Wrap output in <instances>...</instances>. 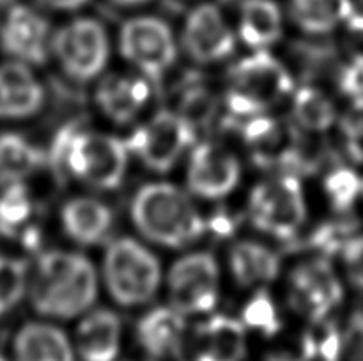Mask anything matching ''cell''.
<instances>
[{
    "label": "cell",
    "mask_w": 363,
    "mask_h": 361,
    "mask_svg": "<svg viewBox=\"0 0 363 361\" xmlns=\"http://www.w3.org/2000/svg\"><path fill=\"white\" fill-rule=\"evenodd\" d=\"M252 225L277 239L294 237L307 219V200L300 179L289 173L268 177L248 197Z\"/></svg>",
    "instance_id": "8992f818"
},
{
    "label": "cell",
    "mask_w": 363,
    "mask_h": 361,
    "mask_svg": "<svg viewBox=\"0 0 363 361\" xmlns=\"http://www.w3.org/2000/svg\"><path fill=\"white\" fill-rule=\"evenodd\" d=\"M0 361H7V360H6V357H4V356H2V354H0Z\"/></svg>",
    "instance_id": "74e56055"
},
{
    "label": "cell",
    "mask_w": 363,
    "mask_h": 361,
    "mask_svg": "<svg viewBox=\"0 0 363 361\" xmlns=\"http://www.w3.org/2000/svg\"><path fill=\"white\" fill-rule=\"evenodd\" d=\"M103 278L113 301L123 306L145 304L162 283V265L149 248L131 237L112 241L103 258Z\"/></svg>",
    "instance_id": "5b68a950"
},
{
    "label": "cell",
    "mask_w": 363,
    "mask_h": 361,
    "mask_svg": "<svg viewBox=\"0 0 363 361\" xmlns=\"http://www.w3.org/2000/svg\"><path fill=\"white\" fill-rule=\"evenodd\" d=\"M344 297L342 283L326 257L305 260L289 276V303L301 317L323 322Z\"/></svg>",
    "instance_id": "8fae6325"
},
{
    "label": "cell",
    "mask_w": 363,
    "mask_h": 361,
    "mask_svg": "<svg viewBox=\"0 0 363 361\" xmlns=\"http://www.w3.org/2000/svg\"><path fill=\"white\" fill-rule=\"evenodd\" d=\"M339 91L351 99L357 108H363V59H351L339 73Z\"/></svg>",
    "instance_id": "1f68e13d"
},
{
    "label": "cell",
    "mask_w": 363,
    "mask_h": 361,
    "mask_svg": "<svg viewBox=\"0 0 363 361\" xmlns=\"http://www.w3.org/2000/svg\"><path fill=\"white\" fill-rule=\"evenodd\" d=\"M14 361H74V347L66 333L48 322H28L13 342Z\"/></svg>",
    "instance_id": "44dd1931"
},
{
    "label": "cell",
    "mask_w": 363,
    "mask_h": 361,
    "mask_svg": "<svg viewBox=\"0 0 363 361\" xmlns=\"http://www.w3.org/2000/svg\"><path fill=\"white\" fill-rule=\"evenodd\" d=\"M112 2L123 7H135V6H142V4H147L149 0H112Z\"/></svg>",
    "instance_id": "d590c367"
},
{
    "label": "cell",
    "mask_w": 363,
    "mask_h": 361,
    "mask_svg": "<svg viewBox=\"0 0 363 361\" xmlns=\"http://www.w3.org/2000/svg\"><path fill=\"white\" fill-rule=\"evenodd\" d=\"M194 140V126L179 112L160 110L135 130L126 144L149 170L165 173L179 163Z\"/></svg>",
    "instance_id": "ba28073f"
},
{
    "label": "cell",
    "mask_w": 363,
    "mask_h": 361,
    "mask_svg": "<svg viewBox=\"0 0 363 361\" xmlns=\"http://www.w3.org/2000/svg\"><path fill=\"white\" fill-rule=\"evenodd\" d=\"M28 296L43 317L73 319L94 304L98 275L92 262L82 253L45 251L28 278Z\"/></svg>",
    "instance_id": "6da1fadb"
},
{
    "label": "cell",
    "mask_w": 363,
    "mask_h": 361,
    "mask_svg": "<svg viewBox=\"0 0 363 361\" xmlns=\"http://www.w3.org/2000/svg\"><path fill=\"white\" fill-rule=\"evenodd\" d=\"M131 219L142 236L165 248L188 246L206 230V219L190 195L170 183L138 188L131 200Z\"/></svg>",
    "instance_id": "7a4b0ae2"
},
{
    "label": "cell",
    "mask_w": 363,
    "mask_h": 361,
    "mask_svg": "<svg viewBox=\"0 0 363 361\" xmlns=\"http://www.w3.org/2000/svg\"><path fill=\"white\" fill-rule=\"evenodd\" d=\"M229 268L240 285L257 289L279 276L280 257L266 244L245 239L230 248Z\"/></svg>",
    "instance_id": "7402d4cb"
},
{
    "label": "cell",
    "mask_w": 363,
    "mask_h": 361,
    "mask_svg": "<svg viewBox=\"0 0 363 361\" xmlns=\"http://www.w3.org/2000/svg\"><path fill=\"white\" fill-rule=\"evenodd\" d=\"M243 324L248 328L255 329L261 335H275L280 329L279 311H277L275 303L266 292H257L245 308Z\"/></svg>",
    "instance_id": "4dcf8cb0"
},
{
    "label": "cell",
    "mask_w": 363,
    "mask_h": 361,
    "mask_svg": "<svg viewBox=\"0 0 363 361\" xmlns=\"http://www.w3.org/2000/svg\"><path fill=\"white\" fill-rule=\"evenodd\" d=\"M64 232L82 246H94L110 236L113 227L112 209L92 197H74L60 211Z\"/></svg>",
    "instance_id": "ffe728a7"
},
{
    "label": "cell",
    "mask_w": 363,
    "mask_h": 361,
    "mask_svg": "<svg viewBox=\"0 0 363 361\" xmlns=\"http://www.w3.org/2000/svg\"><path fill=\"white\" fill-rule=\"evenodd\" d=\"M346 23V46L351 59H363V14L353 13Z\"/></svg>",
    "instance_id": "836d02e7"
},
{
    "label": "cell",
    "mask_w": 363,
    "mask_h": 361,
    "mask_svg": "<svg viewBox=\"0 0 363 361\" xmlns=\"http://www.w3.org/2000/svg\"><path fill=\"white\" fill-rule=\"evenodd\" d=\"M353 14L351 0H291V18L303 32L325 35Z\"/></svg>",
    "instance_id": "cb8c5ba5"
},
{
    "label": "cell",
    "mask_w": 363,
    "mask_h": 361,
    "mask_svg": "<svg viewBox=\"0 0 363 361\" xmlns=\"http://www.w3.org/2000/svg\"><path fill=\"white\" fill-rule=\"evenodd\" d=\"M293 115L298 126L312 133H321L335 122V106L332 99L315 87H301L293 96Z\"/></svg>",
    "instance_id": "4316f807"
},
{
    "label": "cell",
    "mask_w": 363,
    "mask_h": 361,
    "mask_svg": "<svg viewBox=\"0 0 363 361\" xmlns=\"http://www.w3.org/2000/svg\"><path fill=\"white\" fill-rule=\"evenodd\" d=\"M119 50L147 80H162L177 59L172 28L156 16L128 20L119 32Z\"/></svg>",
    "instance_id": "9c48e42d"
},
{
    "label": "cell",
    "mask_w": 363,
    "mask_h": 361,
    "mask_svg": "<svg viewBox=\"0 0 363 361\" xmlns=\"http://www.w3.org/2000/svg\"><path fill=\"white\" fill-rule=\"evenodd\" d=\"M151 98V80L144 74L112 73L96 91L99 110L117 124H128L140 115Z\"/></svg>",
    "instance_id": "2e32d148"
},
{
    "label": "cell",
    "mask_w": 363,
    "mask_h": 361,
    "mask_svg": "<svg viewBox=\"0 0 363 361\" xmlns=\"http://www.w3.org/2000/svg\"><path fill=\"white\" fill-rule=\"evenodd\" d=\"M294 91L289 71L279 59L259 50L241 59L227 78V106L241 119L264 115Z\"/></svg>",
    "instance_id": "277c9868"
},
{
    "label": "cell",
    "mask_w": 363,
    "mask_h": 361,
    "mask_svg": "<svg viewBox=\"0 0 363 361\" xmlns=\"http://www.w3.org/2000/svg\"><path fill=\"white\" fill-rule=\"evenodd\" d=\"M186 315L170 304L156 306L140 317L137 324V340L152 360L179 357L186 342Z\"/></svg>",
    "instance_id": "e0dca14e"
},
{
    "label": "cell",
    "mask_w": 363,
    "mask_h": 361,
    "mask_svg": "<svg viewBox=\"0 0 363 361\" xmlns=\"http://www.w3.org/2000/svg\"><path fill=\"white\" fill-rule=\"evenodd\" d=\"M43 6L50 7V9H57V11H74L80 9L82 6L89 2V0H39Z\"/></svg>",
    "instance_id": "e575fe53"
},
{
    "label": "cell",
    "mask_w": 363,
    "mask_h": 361,
    "mask_svg": "<svg viewBox=\"0 0 363 361\" xmlns=\"http://www.w3.org/2000/svg\"><path fill=\"white\" fill-rule=\"evenodd\" d=\"M45 103V88L27 64L11 60L0 66V119L35 115Z\"/></svg>",
    "instance_id": "ac0fdd59"
},
{
    "label": "cell",
    "mask_w": 363,
    "mask_h": 361,
    "mask_svg": "<svg viewBox=\"0 0 363 361\" xmlns=\"http://www.w3.org/2000/svg\"><path fill=\"white\" fill-rule=\"evenodd\" d=\"M240 159L213 142L195 145L186 168V183L194 195L208 200L227 197L240 183Z\"/></svg>",
    "instance_id": "5bb4252c"
},
{
    "label": "cell",
    "mask_w": 363,
    "mask_h": 361,
    "mask_svg": "<svg viewBox=\"0 0 363 361\" xmlns=\"http://www.w3.org/2000/svg\"><path fill=\"white\" fill-rule=\"evenodd\" d=\"M247 326L234 317L213 315L186 336L184 361H243L247 356Z\"/></svg>",
    "instance_id": "9a60e30c"
},
{
    "label": "cell",
    "mask_w": 363,
    "mask_h": 361,
    "mask_svg": "<svg viewBox=\"0 0 363 361\" xmlns=\"http://www.w3.org/2000/svg\"><path fill=\"white\" fill-rule=\"evenodd\" d=\"M123 324L116 311L99 308L85 315L77 328V353L82 361H116Z\"/></svg>",
    "instance_id": "d6986e66"
},
{
    "label": "cell",
    "mask_w": 363,
    "mask_h": 361,
    "mask_svg": "<svg viewBox=\"0 0 363 361\" xmlns=\"http://www.w3.org/2000/svg\"><path fill=\"white\" fill-rule=\"evenodd\" d=\"M325 361H363V311H354L346 324L337 329Z\"/></svg>",
    "instance_id": "f1b7e54d"
},
{
    "label": "cell",
    "mask_w": 363,
    "mask_h": 361,
    "mask_svg": "<svg viewBox=\"0 0 363 361\" xmlns=\"http://www.w3.org/2000/svg\"><path fill=\"white\" fill-rule=\"evenodd\" d=\"M34 202L25 183L6 184L0 191V236L9 239H30Z\"/></svg>",
    "instance_id": "484cf974"
},
{
    "label": "cell",
    "mask_w": 363,
    "mask_h": 361,
    "mask_svg": "<svg viewBox=\"0 0 363 361\" xmlns=\"http://www.w3.org/2000/svg\"><path fill=\"white\" fill-rule=\"evenodd\" d=\"M45 156L20 133H0V184L23 183L43 166Z\"/></svg>",
    "instance_id": "d4e9b609"
},
{
    "label": "cell",
    "mask_w": 363,
    "mask_h": 361,
    "mask_svg": "<svg viewBox=\"0 0 363 361\" xmlns=\"http://www.w3.org/2000/svg\"><path fill=\"white\" fill-rule=\"evenodd\" d=\"M325 191L337 211H347L363 191V180L354 170L337 166L325 179Z\"/></svg>",
    "instance_id": "f546056e"
},
{
    "label": "cell",
    "mask_w": 363,
    "mask_h": 361,
    "mask_svg": "<svg viewBox=\"0 0 363 361\" xmlns=\"http://www.w3.org/2000/svg\"><path fill=\"white\" fill-rule=\"evenodd\" d=\"M28 268L20 258L0 255V317L18 306L28 292Z\"/></svg>",
    "instance_id": "83f0119b"
},
{
    "label": "cell",
    "mask_w": 363,
    "mask_h": 361,
    "mask_svg": "<svg viewBox=\"0 0 363 361\" xmlns=\"http://www.w3.org/2000/svg\"><path fill=\"white\" fill-rule=\"evenodd\" d=\"M13 0H0V9H4V7H7V9H9L11 6H13Z\"/></svg>",
    "instance_id": "8d00e7d4"
},
{
    "label": "cell",
    "mask_w": 363,
    "mask_h": 361,
    "mask_svg": "<svg viewBox=\"0 0 363 361\" xmlns=\"http://www.w3.org/2000/svg\"><path fill=\"white\" fill-rule=\"evenodd\" d=\"M220 268L208 251L181 257L169 273L170 304L183 315L208 314L218 303Z\"/></svg>",
    "instance_id": "30bf717a"
},
{
    "label": "cell",
    "mask_w": 363,
    "mask_h": 361,
    "mask_svg": "<svg viewBox=\"0 0 363 361\" xmlns=\"http://www.w3.org/2000/svg\"><path fill=\"white\" fill-rule=\"evenodd\" d=\"M181 45L197 64H216L233 55L236 35L218 7L201 4L186 16Z\"/></svg>",
    "instance_id": "4fadbf2b"
},
{
    "label": "cell",
    "mask_w": 363,
    "mask_h": 361,
    "mask_svg": "<svg viewBox=\"0 0 363 361\" xmlns=\"http://www.w3.org/2000/svg\"><path fill=\"white\" fill-rule=\"evenodd\" d=\"M238 30L245 45L254 52L268 50L282 38V13L273 0H243Z\"/></svg>",
    "instance_id": "603a6c76"
},
{
    "label": "cell",
    "mask_w": 363,
    "mask_h": 361,
    "mask_svg": "<svg viewBox=\"0 0 363 361\" xmlns=\"http://www.w3.org/2000/svg\"><path fill=\"white\" fill-rule=\"evenodd\" d=\"M0 48L16 62L43 66L52 52L50 23L32 7L13 4L0 23Z\"/></svg>",
    "instance_id": "7c38bea8"
},
{
    "label": "cell",
    "mask_w": 363,
    "mask_h": 361,
    "mask_svg": "<svg viewBox=\"0 0 363 361\" xmlns=\"http://www.w3.org/2000/svg\"><path fill=\"white\" fill-rule=\"evenodd\" d=\"M128 152L121 138L67 127L53 140L50 163L94 190H116L126 173Z\"/></svg>",
    "instance_id": "3957f363"
},
{
    "label": "cell",
    "mask_w": 363,
    "mask_h": 361,
    "mask_svg": "<svg viewBox=\"0 0 363 361\" xmlns=\"http://www.w3.org/2000/svg\"><path fill=\"white\" fill-rule=\"evenodd\" d=\"M52 53L71 80H94L108 62V34L94 18H77L52 35Z\"/></svg>",
    "instance_id": "52a82bcc"
},
{
    "label": "cell",
    "mask_w": 363,
    "mask_h": 361,
    "mask_svg": "<svg viewBox=\"0 0 363 361\" xmlns=\"http://www.w3.org/2000/svg\"><path fill=\"white\" fill-rule=\"evenodd\" d=\"M344 265L351 282L363 290V236H354L342 251Z\"/></svg>",
    "instance_id": "d6a6232c"
}]
</instances>
